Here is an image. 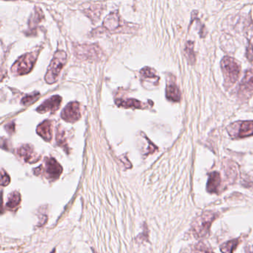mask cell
I'll return each instance as SVG.
<instances>
[{"mask_svg": "<svg viewBox=\"0 0 253 253\" xmlns=\"http://www.w3.org/2000/svg\"><path fill=\"white\" fill-rule=\"evenodd\" d=\"M217 217V213L207 211L195 219L192 223V232L195 238L204 239L210 235L211 223Z\"/></svg>", "mask_w": 253, "mask_h": 253, "instance_id": "cell-1", "label": "cell"}, {"mask_svg": "<svg viewBox=\"0 0 253 253\" xmlns=\"http://www.w3.org/2000/svg\"><path fill=\"white\" fill-rule=\"evenodd\" d=\"M222 71L224 78L225 85L231 86L236 83L241 74L239 63L230 57H224L221 60Z\"/></svg>", "mask_w": 253, "mask_h": 253, "instance_id": "cell-2", "label": "cell"}, {"mask_svg": "<svg viewBox=\"0 0 253 253\" xmlns=\"http://www.w3.org/2000/svg\"><path fill=\"white\" fill-rule=\"evenodd\" d=\"M66 59L67 54L64 51H57L55 53L45 77V81L48 84H53L57 82L60 72L66 64Z\"/></svg>", "mask_w": 253, "mask_h": 253, "instance_id": "cell-3", "label": "cell"}, {"mask_svg": "<svg viewBox=\"0 0 253 253\" xmlns=\"http://www.w3.org/2000/svg\"><path fill=\"white\" fill-rule=\"evenodd\" d=\"M39 52L28 53L24 54L15 62L12 67L11 72L15 76H21V75H27L33 69L38 59Z\"/></svg>", "mask_w": 253, "mask_h": 253, "instance_id": "cell-4", "label": "cell"}, {"mask_svg": "<svg viewBox=\"0 0 253 253\" xmlns=\"http://www.w3.org/2000/svg\"><path fill=\"white\" fill-rule=\"evenodd\" d=\"M227 131L232 139L253 136V121H237L227 127Z\"/></svg>", "mask_w": 253, "mask_h": 253, "instance_id": "cell-5", "label": "cell"}, {"mask_svg": "<svg viewBox=\"0 0 253 253\" xmlns=\"http://www.w3.org/2000/svg\"><path fill=\"white\" fill-rule=\"evenodd\" d=\"M45 167L44 169H42V166H41L42 170L40 169V167L35 169V174L38 175L40 173L44 171L48 180H51V181L57 180L63 172V168H62L61 165L53 158H45Z\"/></svg>", "mask_w": 253, "mask_h": 253, "instance_id": "cell-6", "label": "cell"}, {"mask_svg": "<svg viewBox=\"0 0 253 253\" xmlns=\"http://www.w3.org/2000/svg\"><path fill=\"white\" fill-rule=\"evenodd\" d=\"M61 118L67 123L77 122L81 118V106L78 102H71L62 111Z\"/></svg>", "mask_w": 253, "mask_h": 253, "instance_id": "cell-7", "label": "cell"}, {"mask_svg": "<svg viewBox=\"0 0 253 253\" xmlns=\"http://www.w3.org/2000/svg\"><path fill=\"white\" fill-rule=\"evenodd\" d=\"M17 153L25 162L29 164H35L41 159V156L35 152L31 145H23L17 149Z\"/></svg>", "mask_w": 253, "mask_h": 253, "instance_id": "cell-8", "label": "cell"}, {"mask_svg": "<svg viewBox=\"0 0 253 253\" xmlns=\"http://www.w3.org/2000/svg\"><path fill=\"white\" fill-rule=\"evenodd\" d=\"M62 97L60 96H52L41 104L37 111L41 114L46 113V112L54 113L60 109Z\"/></svg>", "mask_w": 253, "mask_h": 253, "instance_id": "cell-9", "label": "cell"}, {"mask_svg": "<svg viewBox=\"0 0 253 253\" xmlns=\"http://www.w3.org/2000/svg\"><path fill=\"white\" fill-rule=\"evenodd\" d=\"M77 55L84 59H96L100 55V50L94 45H79L76 48Z\"/></svg>", "mask_w": 253, "mask_h": 253, "instance_id": "cell-10", "label": "cell"}, {"mask_svg": "<svg viewBox=\"0 0 253 253\" xmlns=\"http://www.w3.org/2000/svg\"><path fill=\"white\" fill-rule=\"evenodd\" d=\"M220 185H221V178H220V173L217 171L210 173L207 183V192L211 194L218 193Z\"/></svg>", "mask_w": 253, "mask_h": 253, "instance_id": "cell-11", "label": "cell"}, {"mask_svg": "<svg viewBox=\"0 0 253 253\" xmlns=\"http://www.w3.org/2000/svg\"><path fill=\"white\" fill-rule=\"evenodd\" d=\"M37 133L45 141H51L52 138V124L51 121H45L40 124L37 128Z\"/></svg>", "mask_w": 253, "mask_h": 253, "instance_id": "cell-12", "label": "cell"}, {"mask_svg": "<svg viewBox=\"0 0 253 253\" xmlns=\"http://www.w3.org/2000/svg\"><path fill=\"white\" fill-rule=\"evenodd\" d=\"M166 95H167V98L170 101H180V98H181V94H180V90L175 83L173 81L168 82L167 90H166Z\"/></svg>", "mask_w": 253, "mask_h": 253, "instance_id": "cell-13", "label": "cell"}, {"mask_svg": "<svg viewBox=\"0 0 253 253\" xmlns=\"http://www.w3.org/2000/svg\"><path fill=\"white\" fill-rule=\"evenodd\" d=\"M240 89L247 94H253V70L246 72L240 85Z\"/></svg>", "mask_w": 253, "mask_h": 253, "instance_id": "cell-14", "label": "cell"}, {"mask_svg": "<svg viewBox=\"0 0 253 253\" xmlns=\"http://www.w3.org/2000/svg\"><path fill=\"white\" fill-rule=\"evenodd\" d=\"M120 16L117 12L109 14L103 22V26L109 31L117 30L120 27Z\"/></svg>", "mask_w": 253, "mask_h": 253, "instance_id": "cell-15", "label": "cell"}, {"mask_svg": "<svg viewBox=\"0 0 253 253\" xmlns=\"http://www.w3.org/2000/svg\"><path fill=\"white\" fill-rule=\"evenodd\" d=\"M20 203H21V195H20V192L15 191L8 196V201L6 203V208L14 211L18 208Z\"/></svg>", "mask_w": 253, "mask_h": 253, "instance_id": "cell-16", "label": "cell"}, {"mask_svg": "<svg viewBox=\"0 0 253 253\" xmlns=\"http://www.w3.org/2000/svg\"><path fill=\"white\" fill-rule=\"evenodd\" d=\"M117 105L124 108H134V109H143L145 105L135 99H126V100H118Z\"/></svg>", "mask_w": 253, "mask_h": 253, "instance_id": "cell-17", "label": "cell"}, {"mask_svg": "<svg viewBox=\"0 0 253 253\" xmlns=\"http://www.w3.org/2000/svg\"><path fill=\"white\" fill-rule=\"evenodd\" d=\"M140 76H141L142 79L144 80V81L152 80L156 84H158V81H159V77L156 75V72L152 68L146 67L142 69L140 71Z\"/></svg>", "mask_w": 253, "mask_h": 253, "instance_id": "cell-18", "label": "cell"}, {"mask_svg": "<svg viewBox=\"0 0 253 253\" xmlns=\"http://www.w3.org/2000/svg\"><path fill=\"white\" fill-rule=\"evenodd\" d=\"M240 242L241 241H240L239 238L227 241L220 246V251L222 252V253H233L234 250L237 248Z\"/></svg>", "mask_w": 253, "mask_h": 253, "instance_id": "cell-19", "label": "cell"}, {"mask_svg": "<svg viewBox=\"0 0 253 253\" xmlns=\"http://www.w3.org/2000/svg\"><path fill=\"white\" fill-rule=\"evenodd\" d=\"M185 54L188 59L189 64L193 65L195 63V55L194 52V42L192 41H188L185 48Z\"/></svg>", "mask_w": 253, "mask_h": 253, "instance_id": "cell-20", "label": "cell"}, {"mask_svg": "<svg viewBox=\"0 0 253 253\" xmlns=\"http://www.w3.org/2000/svg\"><path fill=\"white\" fill-rule=\"evenodd\" d=\"M192 253H214V252L204 243L200 242L194 246Z\"/></svg>", "mask_w": 253, "mask_h": 253, "instance_id": "cell-21", "label": "cell"}, {"mask_svg": "<svg viewBox=\"0 0 253 253\" xmlns=\"http://www.w3.org/2000/svg\"><path fill=\"white\" fill-rule=\"evenodd\" d=\"M42 11L39 8H35V13L32 15V18L30 19L29 26L32 27L35 25H38L42 20Z\"/></svg>", "mask_w": 253, "mask_h": 253, "instance_id": "cell-22", "label": "cell"}, {"mask_svg": "<svg viewBox=\"0 0 253 253\" xmlns=\"http://www.w3.org/2000/svg\"><path fill=\"white\" fill-rule=\"evenodd\" d=\"M39 97L40 93L36 92V91L32 93V94H28V95H26V97L22 99L21 104L23 105V106H27V105L30 104L32 102L36 100Z\"/></svg>", "mask_w": 253, "mask_h": 253, "instance_id": "cell-23", "label": "cell"}, {"mask_svg": "<svg viewBox=\"0 0 253 253\" xmlns=\"http://www.w3.org/2000/svg\"><path fill=\"white\" fill-rule=\"evenodd\" d=\"M57 141L60 146H65V145H66L64 130L62 129L60 126L57 127Z\"/></svg>", "mask_w": 253, "mask_h": 253, "instance_id": "cell-24", "label": "cell"}, {"mask_svg": "<svg viewBox=\"0 0 253 253\" xmlns=\"http://www.w3.org/2000/svg\"><path fill=\"white\" fill-rule=\"evenodd\" d=\"M1 177H2V179H1V186H8L10 182H11V178H10L9 175L3 169L2 170V172H1Z\"/></svg>", "mask_w": 253, "mask_h": 253, "instance_id": "cell-25", "label": "cell"}, {"mask_svg": "<svg viewBox=\"0 0 253 253\" xmlns=\"http://www.w3.org/2000/svg\"><path fill=\"white\" fill-rule=\"evenodd\" d=\"M14 124L13 123V124H7L6 126H5V127H9V128H7V131H9V132L12 133V131H14Z\"/></svg>", "mask_w": 253, "mask_h": 253, "instance_id": "cell-26", "label": "cell"}, {"mask_svg": "<svg viewBox=\"0 0 253 253\" xmlns=\"http://www.w3.org/2000/svg\"><path fill=\"white\" fill-rule=\"evenodd\" d=\"M247 253H253V247H252L251 248L249 249Z\"/></svg>", "mask_w": 253, "mask_h": 253, "instance_id": "cell-27", "label": "cell"}, {"mask_svg": "<svg viewBox=\"0 0 253 253\" xmlns=\"http://www.w3.org/2000/svg\"><path fill=\"white\" fill-rule=\"evenodd\" d=\"M51 253H55V250H53V251L51 252Z\"/></svg>", "mask_w": 253, "mask_h": 253, "instance_id": "cell-28", "label": "cell"}]
</instances>
